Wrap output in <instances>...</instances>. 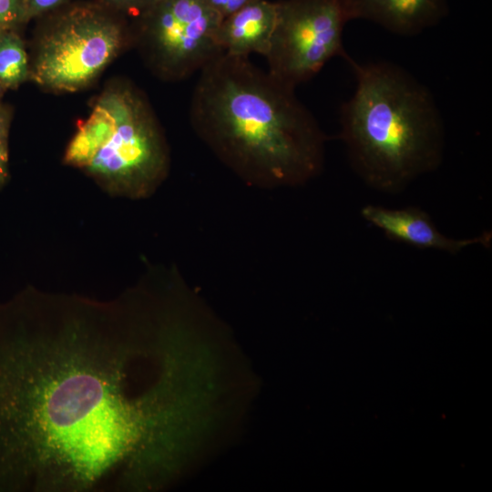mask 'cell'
<instances>
[{"label": "cell", "mask_w": 492, "mask_h": 492, "mask_svg": "<svg viewBox=\"0 0 492 492\" xmlns=\"http://www.w3.org/2000/svg\"><path fill=\"white\" fill-rule=\"evenodd\" d=\"M294 90L249 57L222 52L199 72L192 128L248 186L304 185L323 169L327 137Z\"/></svg>", "instance_id": "cell-2"}, {"label": "cell", "mask_w": 492, "mask_h": 492, "mask_svg": "<svg viewBox=\"0 0 492 492\" xmlns=\"http://www.w3.org/2000/svg\"><path fill=\"white\" fill-rule=\"evenodd\" d=\"M162 0H100L99 5L121 10L147 12Z\"/></svg>", "instance_id": "cell-14"}, {"label": "cell", "mask_w": 492, "mask_h": 492, "mask_svg": "<svg viewBox=\"0 0 492 492\" xmlns=\"http://www.w3.org/2000/svg\"><path fill=\"white\" fill-rule=\"evenodd\" d=\"M24 20V0H0V30L11 29Z\"/></svg>", "instance_id": "cell-12"}, {"label": "cell", "mask_w": 492, "mask_h": 492, "mask_svg": "<svg viewBox=\"0 0 492 492\" xmlns=\"http://www.w3.org/2000/svg\"><path fill=\"white\" fill-rule=\"evenodd\" d=\"M349 21L363 19L404 36L436 26L448 14L446 0H343Z\"/></svg>", "instance_id": "cell-9"}, {"label": "cell", "mask_w": 492, "mask_h": 492, "mask_svg": "<svg viewBox=\"0 0 492 492\" xmlns=\"http://www.w3.org/2000/svg\"><path fill=\"white\" fill-rule=\"evenodd\" d=\"M65 0H24V20L53 10Z\"/></svg>", "instance_id": "cell-15"}, {"label": "cell", "mask_w": 492, "mask_h": 492, "mask_svg": "<svg viewBox=\"0 0 492 492\" xmlns=\"http://www.w3.org/2000/svg\"><path fill=\"white\" fill-rule=\"evenodd\" d=\"M8 116L0 108V187L8 176Z\"/></svg>", "instance_id": "cell-13"}, {"label": "cell", "mask_w": 492, "mask_h": 492, "mask_svg": "<svg viewBox=\"0 0 492 492\" xmlns=\"http://www.w3.org/2000/svg\"><path fill=\"white\" fill-rule=\"evenodd\" d=\"M278 4L255 0L223 18L215 34L221 52L237 56H265L275 27Z\"/></svg>", "instance_id": "cell-10"}, {"label": "cell", "mask_w": 492, "mask_h": 492, "mask_svg": "<svg viewBox=\"0 0 492 492\" xmlns=\"http://www.w3.org/2000/svg\"><path fill=\"white\" fill-rule=\"evenodd\" d=\"M1 88H2V87L0 86V91H1Z\"/></svg>", "instance_id": "cell-18"}, {"label": "cell", "mask_w": 492, "mask_h": 492, "mask_svg": "<svg viewBox=\"0 0 492 492\" xmlns=\"http://www.w3.org/2000/svg\"><path fill=\"white\" fill-rule=\"evenodd\" d=\"M264 56L268 73L295 88L334 56L346 59L343 35L349 22L343 0H281Z\"/></svg>", "instance_id": "cell-5"}, {"label": "cell", "mask_w": 492, "mask_h": 492, "mask_svg": "<svg viewBox=\"0 0 492 492\" xmlns=\"http://www.w3.org/2000/svg\"><path fill=\"white\" fill-rule=\"evenodd\" d=\"M5 30H0V39Z\"/></svg>", "instance_id": "cell-17"}, {"label": "cell", "mask_w": 492, "mask_h": 492, "mask_svg": "<svg viewBox=\"0 0 492 492\" xmlns=\"http://www.w3.org/2000/svg\"><path fill=\"white\" fill-rule=\"evenodd\" d=\"M361 215L389 239L421 249L456 254L475 244L489 248L492 242L491 231H485L468 239L447 237L437 230L431 217L417 207L389 209L378 205H365L361 210Z\"/></svg>", "instance_id": "cell-8"}, {"label": "cell", "mask_w": 492, "mask_h": 492, "mask_svg": "<svg viewBox=\"0 0 492 492\" xmlns=\"http://www.w3.org/2000/svg\"><path fill=\"white\" fill-rule=\"evenodd\" d=\"M122 305H0V492L144 488L172 447L178 325Z\"/></svg>", "instance_id": "cell-1"}, {"label": "cell", "mask_w": 492, "mask_h": 492, "mask_svg": "<svg viewBox=\"0 0 492 492\" xmlns=\"http://www.w3.org/2000/svg\"><path fill=\"white\" fill-rule=\"evenodd\" d=\"M356 79L340 108V133L351 167L371 189L395 194L436 170L445 126L430 90L387 61L345 59Z\"/></svg>", "instance_id": "cell-3"}, {"label": "cell", "mask_w": 492, "mask_h": 492, "mask_svg": "<svg viewBox=\"0 0 492 492\" xmlns=\"http://www.w3.org/2000/svg\"><path fill=\"white\" fill-rule=\"evenodd\" d=\"M253 1L255 0H206L208 5L218 14L221 19L229 16Z\"/></svg>", "instance_id": "cell-16"}, {"label": "cell", "mask_w": 492, "mask_h": 492, "mask_svg": "<svg viewBox=\"0 0 492 492\" xmlns=\"http://www.w3.org/2000/svg\"><path fill=\"white\" fill-rule=\"evenodd\" d=\"M64 159L108 192L130 199L152 195L169 168L159 123L144 97L129 87L99 97L71 138Z\"/></svg>", "instance_id": "cell-4"}, {"label": "cell", "mask_w": 492, "mask_h": 492, "mask_svg": "<svg viewBox=\"0 0 492 492\" xmlns=\"http://www.w3.org/2000/svg\"><path fill=\"white\" fill-rule=\"evenodd\" d=\"M143 17L142 38L165 77H189L222 53L215 42L222 19L206 0H162Z\"/></svg>", "instance_id": "cell-7"}, {"label": "cell", "mask_w": 492, "mask_h": 492, "mask_svg": "<svg viewBox=\"0 0 492 492\" xmlns=\"http://www.w3.org/2000/svg\"><path fill=\"white\" fill-rule=\"evenodd\" d=\"M27 74V55L22 40L11 29L5 30L0 39V86L16 87Z\"/></svg>", "instance_id": "cell-11"}, {"label": "cell", "mask_w": 492, "mask_h": 492, "mask_svg": "<svg viewBox=\"0 0 492 492\" xmlns=\"http://www.w3.org/2000/svg\"><path fill=\"white\" fill-rule=\"evenodd\" d=\"M120 26L96 9L68 13L44 37L32 77L39 85L76 91L90 83L123 44Z\"/></svg>", "instance_id": "cell-6"}]
</instances>
